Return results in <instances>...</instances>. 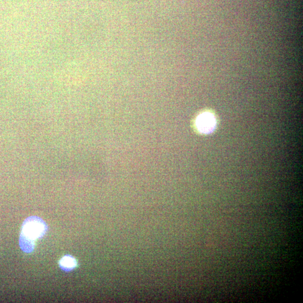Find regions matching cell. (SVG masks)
I'll return each instance as SVG.
<instances>
[{
    "mask_svg": "<svg viewBox=\"0 0 303 303\" xmlns=\"http://www.w3.org/2000/svg\"><path fill=\"white\" fill-rule=\"evenodd\" d=\"M197 131L201 134H209L214 131L216 127L215 116L210 112L198 115L196 120Z\"/></svg>",
    "mask_w": 303,
    "mask_h": 303,
    "instance_id": "7a4b0ae2",
    "label": "cell"
},
{
    "mask_svg": "<svg viewBox=\"0 0 303 303\" xmlns=\"http://www.w3.org/2000/svg\"><path fill=\"white\" fill-rule=\"evenodd\" d=\"M77 265L76 258L71 255H65L59 262V266L63 271L69 272L75 269Z\"/></svg>",
    "mask_w": 303,
    "mask_h": 303,
    "instance_id": "3957f363",
    "label": "cell"
},
{
    "mask_svg": "<svg viewBox=\"0 0 303 303\" xmlns=\"http://www.w3.org/2000/svg\"><path fill=\"white\" fill-rule=\"evenodd\" d=\"M48 227L41 218L36 216L26 219L21 227L20 246L26 253H32L35 247L36 240L44 237Z\"/></svg>",
    "mask_w": 303,
    "mask_h": 303,
    "instance_id": "6da1fadb",
    "label": "cell"
}]
</instances>
